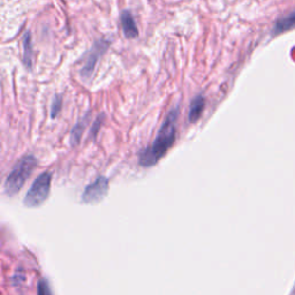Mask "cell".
Returning a JSON list of instances; mask_svg holds the SVG:
<instances>
[{
    "instance_id": "cell-1",
    "label": "cell",
    "mask_w": 295,
    "mask_h": 295,
    "mask_svg": "<svg viewBox=\"0 0 295 295\" xmlns=\"http://www.w3.org/2000/svg\"><path fill=\"white\" fill-rule=\"evenodd\" d=\"M179 115V109L175 108L166 115L156 140L150 147L142 150L139 157V163L143 167H150L166 155L175 141V122Z\"/></svg>"
},
{
    "instance_id": "cell-8",
    "label": "cell",
    "mask_w": 295,
    "mask_h": 295,
    "mask_svg": "<svg viewBox=\"0 0 295 295\" xmlns=\"http://www.w3.org/2000/svg\"><path fill=\"white\" fill-rule=\"evenodd\" d=\"M204 106H205V99H204L202 95L196 96L195 98L193 99L189 109V115H188L190 122H196L199 120L203 113Z\"/></svg>"
},
{
    "instance_id": "cell-5",
    "label": "cell",
    "mask_w": 295,
    "mask_h": 295,
    "mask_svg": "<svg viewBox=\"0 0 295 295\" xmlns=\"http://www.w3.org/2000/svg\"><path fill=\"white\" fill-rule=\"evenodd\" d=\"M109 190V181L108 179L104 177H99L97 180L93 181L92 184H90L89 186L86 188L83 195H82V201L84 203H97L100 200H103Z\"/></svg>"
},
{
    "instance_id": "cell-3",
    "label": "cell",
    "mask_w": 295,
    "mask_h": 295,
    "mask_svg": "<svg viewBox=\"0 0 295 295\" xmlns=\"http://www.w3.org/2000/svg\"><path fill=\"white\" fill-rule=\"evenodd\" d=\"M51 188V173L44 172L31 184L29 191L24 197V205L29 208H35L45 202Z\"/></svg>"
},
{
    "instance_id": "cell-6",
    "label": "cell",
    "mask_w": 295,
    "mask_h": 295,
    "mask_svg": "<svg viewBox=\"0 0 295 295\" xmlns=\"http://www.w3.org/2000/svg\"><path fill=\"white\" fill-rule=\"evenodd\" d=\"M120 22H121L122 31H124L126 38L135 39L139 37L140 35L139 28L136 26V22L134 20L133 14H131L128 9H125V11L121 12Z\"/></svg>"
},
{
    "instance_id": "cell-10",
    "label": "cell",
    "mask_w": 295,
    "mask_h": 295,
    "mask_svg": "<svg viewBox=\"0 0 295 295\" xmlns=\"http://www.w3.org/2000/svg\"><path fill=\"white\" fill-rule=\"evenodd\" d=\"M86 125H87V118L83 119L82 121L77 122V124L75 125L71 133V143L72 144H77L78 142H80L84 128H86Z\"/></svg>"
},
{
    "instance_id": "cell-13",
    "label": "cell",
    "mask_w": 295,
    "mask_h": 295,
    "mask_svg": "<svg viewBox=\"0 0 295 295\" xmlns=\"http://www.w3.org/2000/svg\"><path fill=\"white\" fill-rule=\"evenodd\" d=\"M103 118H104V115H99V117L96 119V121L93 122L92 128V135H93V136H95V135H97V133H98L100 125H102V122H103Z\"/></svg>"
},
{
    "instance_id": "cell-9",
    "label": "cell",
    "mask_w": 295,
    "mask_h": 295,
    "mask_svg": "<svg viewBox=\"0 0 295 295\" xmlns=\"http://www.w3.org/2000/svg\"><path fill=\"white\" fill-rule=\"evenodd\" d=\"M23 64L28 70L33 66V44H31V33L27 31L23 37Z\"/></svg>"
},
{
    "instance_id": "cell-2",
    "label": "cell",
    "mask_w": 295,
    "mask_h": 295,
    "mask_svg": "<svg viewBox=\"0 0 295 295\" xmlns=\"http://www.w3.org/2000/svg\"><path fill=\"white\" fill-rule=\"evenodd\" d=\"M37 161L34 156H26L15 165L12 172L5 181V193L9 196H13L22 189L26 184L27 179L33 173L36 167Z\"/></svg>"
},
{
    "instance_id": "cell-7",
    "label": "cell",
    "mask_w": 295,
    "mask_h": 295,
    "mask_svg": "<svg viewBox=\"0 0 295 295\" xmlns=\"http://www.w3.org/2000/svg\"><path fill=\"white\" fill-rule=\"evenodd\" d=\"M293 28H295V11L287 14L286 17L279 18V20L276 22L274 27V34L275 35H278V34H282L285 33V31L293 29Z\"/></svg>"
},
{
    "instance_id": "cell-4",
    "label": "cell",
    "mask_w": 295,
    "mask_h": 295,
    "mask_svg": "<svg viewBox=\"0 0 295 295\" xmlns=\"http://www.w3.org/2000/svg\"><path fill=\"white\" fill-rule=\"evenodd\" d=\"M109 45L110 42L105 39H100L93 44V46L90 49V51L87 53L86 58H84V66L82 70H81V76L86 78V80L92 76V73L93 71H95L97 62H98L103 53L108 50Z\"/></svg>"
},
{
    "instance_id": "cell-12",
    "label": "cell",
    "mask_w": 295,
    "mask_h": 295,
    "mask_svg": "<svg viewBox=\"0 0 295 295\" xmlns=\"http://www.w3.org/2000/svg\"><path fill=\"white\" fill-rule=\"evenodd\" d=\"M37 290H38L37 291L38 295H52L51 288H50L48 281L44 280V279L38 282V288Z\"/></svg>"
},
{
    "instance_id": "cell-11",
    "label": "cell",
    "mask_w": 295,
    "mask_h": 295,
    "mask_svg": "<svg viewBox=\"0 0 295 295\" xmlns=\"http://www.w3.org/2000/svg\"><path fill=\"white\" fill-rule=\"evenodd\" d=\"M61 105H62V98L60 95H56L55 96V98H53L52 105H51V117L55 118L56 115L59 114V112H60L61 110Z\"/></svg>"
}]
</instances>
